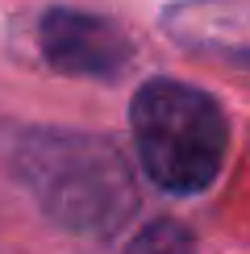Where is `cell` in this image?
<instances>
[{"instance_id":"6da1fadb","label":"cell","mask_w":250,"mask_h":254,"mask_svg":"<svg viewBox=\"0 0 250 254\" xmlns=\"http://www.w3.org/2000/svg\"><path fill=\"white\" fill-rule=\"evenodd\" d=\"M13 171L59 229L113 238L138 204L129 163L109 137L34 129L17 142Z\"/></svg>"},{"instance_id":"7a4b0ae2","label":"cell","mask_w":250,"mask_h":254,"mask_svg":"<svg viewBox=\"0 0 250 254\" xmlns=\"http://www.w3.org/2000/svg\"><path fill=\"white\" fill-rule=\"evenodd\" d=\"M133 146L138 163L163 192H204L225 167L229 121L208 92L180 79H150L133 92Z\"/></svg>"},{"instance_id":"3957f363","label":"cell","mask_w":250,"mask_h":254,"mask_svg":"<svg viewBox=\"0 0 250 254\" xmlns=\"http://www.w3.org/2000/svg\"><path fill=\"white\" fill-rule=\"evenodd\" d=\"M38 46L55 71L79 79H117L133 59V42L117 21L83 8H50L38 25Z\"/></svg>"},{"instance_id":"277c9868","label":"cell","mask_w":250,"mask_h":254,"mask_svg":"<svg viewBox=\"0 0 250 254\" xmlns=\"http://www.w3.org/2000/svg\"><path fill=\"white\" fill-rule=\"evenodd\" d=\"M125 254H196V246L180 221H150L125 242Z\"/></svg>"}]
</instances>
